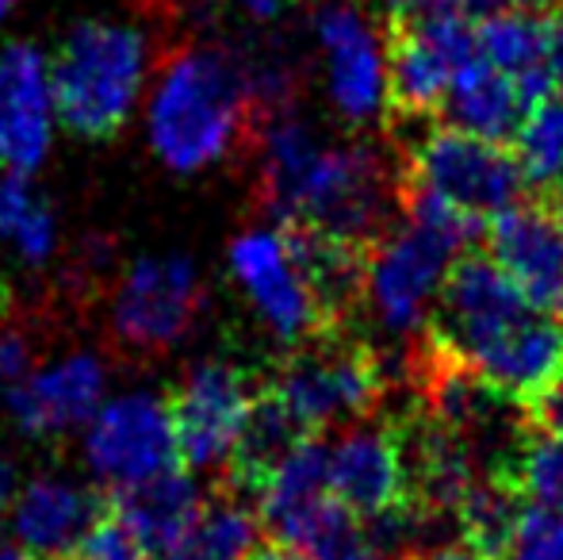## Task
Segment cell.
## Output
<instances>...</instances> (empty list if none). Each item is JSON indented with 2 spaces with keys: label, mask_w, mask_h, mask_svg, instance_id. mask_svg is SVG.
Returning a JSON list of instances; mask_svg holds the SVG:
<instances>
[{
  "label": "cell",
  "mask_w": 563,
  "mask_h": 560,
  "mask_svg": "<svg viewBox=\"0 0 563 560\" xmlns=\"http://www.w3.org/2000/svg\"><path fill=\"white\" fill-rule=\"evenodd\" d=\"M257 146L261 173L253 200L276 223H307L364 250L391 234L399 165L387 162L376 146H330L291 112L276 116Z\"/></svg>",
  "instance_id": "cell-1"
},
{
  "label": "cell",
  "mask_w": 563,
  "mask_h": 560,
  "mask_svg": "<svg viewBox=\"0 0 563 560\" xmlns=\"http://www.w3.org/2000/svg\"><path fill=\"white\" fill-rule=\"evenodd\" d=\"M261 131L265 116L250 66L211 43H180L165 54L150 97V146L169 169H208L238 150H253Z\"/></svg>",
  "instance_id": "cell-2"
},
{
  "label": "cell",
  "mask_w": 563,
  "mask_h": 560,
  "mask_svg": "<svg viewBox=\"0 0 563 560\" xmlns=\"http://www.w3.org/2000/svg\"><path fill=\"white\" fill-rule=\"evenodd\" d=\"M150 74L142 31L112 20H85L62 39L51 62L54 116L69 135L112 142L126 128Z\"/></svg>",
  "instance_id": "cell-3"
},
{
  "label": "cell",
  "mask_w": 563,
  "mask_h": 560,
  "mask_svg": "<svg viewBox=\"0 0 563 560\" xmlns=\"http://www.w3.org/2000/svg\"><path fill=\"white\" fill-rule=\"evenodd\" d=\"M268 384L307 433H322L330 426L368 419L384 404L387 365L368 342L330 330L296 345Z\"/></svg>",
  "instance_id": "cell-4"
},
{
  "label": "cell",
  "mask_w": 563,
  "mask_h": 560,
  "mask_svg": "<svg viewBox=\"0 0 563 560\" xmlns=\"http://www.w3.org/2000/svg\"><path fill=\"white\" fill-rule=\"evenodd\" d=\"M402 180L445 196L464 216L490 223L526 196V169L506 142L467 135L456 128L426 131L402 157Z\"/></svg>",
  "instance_id": "cell-5"
},
{
  "label": "cell",
  "mask_w": 563,
  "mask_h": 560,
  "mask_svg": "<svg viewBox=\"0 0 563 560\" xmlns=\"http://www.w3.org/2000/svg\"><path fill=\"white\" fill-rule=\"evenodd\" d=\"M203 304L208 288L188 257H142L112 292L108 342L126 358H162L192 334Z\"/></svg>",
  "instance_id": "cell-6"
},
{
  "label": "cell",
  "mask_w": 563,
  "mask_h": 560,
  "mask_svg": "<svg viewBox=\"0 0 563 560\" xmlns=\"http://www.w3.org/2000/svg\"><path fill=\"white\" fill-rule=\"evenodd\" d=\"M537 307L526 299V292L510 281V273L479 250H464L452 257L445 281L438 288V307H430L422 334L464 365L472 353H479L487 342L533 315Z\"/></svg>",
  "instance_id": "cell-7"
},
{
  "label": "cell",
  "mask_w": 563,
  "mask_h": 560,
  "mask_svg": "<svg viewBox=\"0 0 563 560\" xmlns=\"http://www.w3.org/2000/svg\"><path fill=\"white\" fill-rule=\"evenodd\" d=\"M464 254L456 239L430 231L422 223H407L368 250V277H364V304L376 322L395 338L422 334L430 319V299L438 296L452 257Z\"/></svg>",
  "instance_id": "cell-8"
},
{
  "label": "cell",
  "mask_w": 563,
  "mask_h": 560,
  "mask_svg": "<svg viewBox=\"0 0 563 560\" xmlns=\"http://www.w3.org/2000/svg\"><path fill=\"white\" fill-rule=\"evenodd\" d=\"M261 384L234 361H196L169 399L180 464L192 472L227 464Z\"/></svg>",
  "instance_id": "cell-9"
},
{
  "label": "cell",
  "mask_w": 563,
  "mask_h": 560,
  "mask_svg": "<svg viewBox=\"0 0 563 560\" xmlns=\"http://www.w3.org/2000/svg\"><path fill=\"white\" fill-rule=\"evenodd\" d=\"M89 469L112 487L139 484L180 464L177 426L169 399L154 392H131L112 404H100L85 433Z\"/></svg>",
  "instance_id": "cell-10"
},
{
  "label": "cell",
  "mask_w": 563,
  "mask_h": 560,
  "mask_svg": "<svg viewBox=\"0 0 563 560\" xmlns=\"http://www.w3.org/2000/svg\"><path fill=\"white\" fill-rule=\"evenodd\" d=\"M230 270H234L238 284L250 292L265 327L280 342H288L291 350L334 330L319 299H314L311 284L291 262L280 227H261V231H245L242 239H234Z\"/></svg>",
  "instance_id": "cell-11"
},
{
  "label": "cell",
  "mask_w": 563,
  "mask_h": 560,
  "mask_svg": "<svg viewBox=\"0 0 563 560\" xmlns=\"http://www.w3.org/2000/svg\"><path fill=\"white\" fill-rule=\"evenodd\" d=\"M322 58H327L330 100L349 123H368L387 100V54L372 23L353 0H327L314 12Z\"/></svg>",
  "instance_id": "cell-12"
},
{
  "label": "cell",
  "mask_w": 563,
  "mask_h": 560,
  "mask_svg": "<svg viewBox=\"0 0 563 560\" xmlns=\"http://www.w3.org/2000/svg\"><path fill=\"white\" fill-rule=\"evenodd\" d=\"M330 492L356 518H379L410 503V476L395 422H349L330 446Z\"/></svg>",
  "instance_id": "cell-13"
},
{
  "label": "cell",
  "mask_w": 563,
  "mask_h": 560,
  "mask_svg": "<svg viewBox=\"0 0 563 560\" xmlns=\"http://www.w3.org/2000/svg\"><path fill=\"white\" fill-rule=\"evenodd\" d=\"M487 250L537 311L563 307V223L549 200L514 204L490 219Z\"/></svg>",
  "instance_id": "cell-14"
},
{
  "label": "cell",
  "mask_w": 563,
  "mask_h": 560,
  "mask_svg": "<svg viewBox=\"0 0 563 560\" xmlns=\"http://www.w3.org/2000/svg\"><path fill=\"white\" fill-rule=\"evenodd\" d=\"M104 361L92 353H69L58 365L38 369L27 381L12 384L4 396V411L27 438H62L92 422V415L104 404Z\"/></svg>",
  "instance_id": "cell-15"
},
{
  "label": "cell",
  "mask_w": 563,
  "mask_h": 560,
  "mask_svg": "<svg viewBox=\"0 0 563 560\" xmlns=\"http://www.w3.org/2000/svg\"><path fill=\"white\" fill-rule=\"evenodd\" d=\"M490 392L526 411L563 381V322L533 311L464 361Z\"/></svg>",
  "instance_id": "cell-16"
},
{
  "label": "cell",
  "mask_w": 563,
  "mask_h": 560,
  "mask_svg": "<svg viewBox=\"0 0 563 560\" xmlns=\"http://www.w3.org/2000/svg\"><path fill=\"white\" fill-rule=\"evenodd\" d=\"M51 66L27 43H12L0 54V169L31 173L51 150Z\"/></svg>",
  "instance_id": "cell-17"
},
{
  "label": "cell",
  "mask_w": 563,
  "mask_h": 560,
  "mask_svg": "<svg viewBox=\"0 0 563 560\" xmlns=\"http://www.w3.org/2000/svg\"><path fill=\"white\" fill-rule=\"evenodd\" d=\"M104 507V495L85 492L69 480L38 476L15 495L12 534L31 557L62 560L85 538V530L97 523Z\"/></svg>",
  "instance_id": "cell-18"
},
{
  "label": "cell",
  "mask_w": 563,
  "mask_h": 560,
  "mask_svg": "<svg viewBox=\"0 0 563 560\" xmlns=\"http://www.w3.org/2000/svg\"><path fill=\"white\" fill-rule=\"evenodd\" d=\"M303 438H311L307 426L288 411V404L276 396L273 384H261L257 399L250 407V419H245L223 464V487L257 503L265 484L273 480V472L280 469L284 457Z\"/></svg>",
  "instance_id": "cell-19"
},
{
  "label": "cell",
  "mask_w": 563,
  "mask_h": 560,
  "mask_svg": "<svg viewBox=\"0 0 563 560\" xmlns=\"http://www.w3.org/2000/svg\"><path fill=\"white\" fill-rule=\"evenodd\" d=\"M108 503L131 526V534L146 553H157V549L185 538L203 510L192 469H180V464L150 480H139V484L112 487Z\"/></svg>",
  "instance_id": "cell-20"
},
{
  "label": "cell",
  "mask_w": 563,
  "mask_h": 560,
  "mask_svg": "<svg viewBox=\"0 0 563 560\" xmlns=\"http://www.w3.org/2000/svg\"><path fill=\"white\" fill-rule=\"evenodd\" d=\"M438 116L445 120V128L467 131V135H479L490 142H514L521 123L529 120V108L521 100L514 77L479 58L452 74L445 105H441Z\"/></svg>",
  "instance_id": "cell-21"
},
{
  "label": "cell",
  "mask_w": 563,
  "mask_h": 560,
  "mask_svg": "<svg viewBox=\"0 0 563 560\" xmlns=\"http://www.w3.org/2000/svg\"><path fill=\"white\" fill-rule=\"evenodd\" d=\"M387 120H430L445 105L452 66L415 31V23L391 20L387 28Z\"/></svg>",
  "instance_id": "cell-22"
},
{
  "label": "cell",
  "mask_w": 563,
  "mask_h": 560,
  "mask_svg": "<svg viewBox=\"0 0 563 560\" xmlns=\"http://www.w3.org/2000/svg\"><path fill=\"white\" fill-rule=\"evenodd\" d=\"M526 503L529 499L506 476H498V472L479 476L452 507L460 546L472 553V560H510V546L518 538Z\"/></svg>",
  "instance_id": "cell-23"
},
{
  "label": "cell",
  "mask_w": 563,
  "mask_h": 560,
  "mask_svg": "<svg viewBox=\"0 0 563 560\" xmlns=\"http://www.w3.org/2000/svg\"><path fill=\"white\" fill-rule=\"evenodd\" d=\"M257 510L242 503V495L223 487L219 499L200 510L185 538L157 553H146V560H250L257 549Z\"/></svg>",
  "instance_id": "cell-24"
},
{
  "label": "cell",
  "mask_w": 563,
  "mask_h": 560,
  "mask_svg": "<svg viewBox=\"0 0 563 560\" xmlns=\"http://www.w3.org/2000/svg\"><path fill=\"white\" fill-rule=\"evenodd\" d=\"M276 541L299 549L307 560H376L379 549L372 534L334 492L314 499L276 530Z\"/></svg>",
  "instance_id": "cell-25"
},
{
  "label": "cell",
  "mask_w": 563,
  "mask_h": 560,
  "mask_svg": "<svg viewBox=\"0 0 563 560\" xmlns=\"http://www.w3.org/2000/svg\"><path fill=\"white\" fill-rule=\"evenodd\" d=\"M322 495H330V446L319 433H311V438L299 441V446L284 457L280 469L273 472V480H268L257 499V515H261V523L276 534L291 515L311 507Z\"/></svg>",
  "instance_id": "cell-26"
},
{
  "label": "cell",
  "mask_w": 563,
  "mask_h": 560,
  "mask_svg": "<svg viewBox=\"0 0 563 560\" xmlns=\"http://www.w3.org/2000/svg\"><path fill=\"white\" fill-rule=\"evenodd\" d=\"M490 472L510 480L529 503L563 515V441L537 430L529 419L521 426L518 441L510 446V453Z\"/></svg>",
  "instance_id": "cell-27"
},
{
  "label": "cell",
  "mask_w": 563,
  "mask_h": 560,
  "mask_svg": "<svg viewBox=\"0 0 563 560\" xmlns=\"http://www.w3.org/2000/svg\"><path fill=\"white\" fill-rule=\"evenodd\" d=\"M483 62L510 74L514 81L537 69H549V15L537 12H498L479 20Z\"/></svg>",
  "instance_id": "cell-28"
},
{
  "label": "cell",
  "mask_w": 563,
  "mask_h": 560,
  "mask_svg": "<svg viewBox=\"0 0 563 560\" xmlns=\"http://www.w3.org/2000/svg\"><path fill=\"white\" fill-rule=\"evenodd\" d=\"M0 239L27 265H43L54 254V211L23 173L0 169Z\"/></svg>",
  "instance_id": "cell-29"
},
{
  "label": "cell",
  "mask_w": 563,
  "mask_h": 560,
  "mask_svg": "<svg viewBox=\"0 0 563 560\" xmlns=\"http://www.w3.org/2000/svg\"><path fill=\"white\" fill-rule=\"evenodd\" d=\"M514 154H518L521 169H526L529 185L556 188L563 180V92L549 97L541 108L529 112L521 123L518 139H514Z\"/></svg>",
  "instance_id": "cell-30"
},
{
  "label": "cell",
  "mask_w": 563,
  "mask_h": 560,
  "mask_svg": "<svg viewBox=\"0 0 563 560\" xmlns=\"http://www.w3.org/2000/svg\"><path fill=\"white\" fill-rule=\"evenodd\" d=\"M46 345V327L35 315H0V384H20L35 373L38 353Z\"/></svg>",
  "instance_id": "cell-31"
},
{
  "label": "cell",
  "mask_w": 563,
  "mask_h": 560,
  "mask_svg": "<svg viewBox=\"0 0 563 560\" xmlns=\"http://www.w3.org/2000/svg\"><path fill=\"white\" fill-rule=\"evenodd\" d=\"M510 560H563V515L549 507L526 503Z\"/></svg>",
  "instance_id": "cell-32"
},
{
  "label": "cell",
  "mask_w": 563,
  "mask_h": 560,
  "mask_svg": "<svg viewBox=\"0 0 563 560\" xmlns=\"http://www.w3.org/2000/svg\"><path fill=\"white\" fill-rule=\"evenodd\" d=\"M526 419L537 426V430L552 433V438L563 441V381L552 392H544L537 404L526 407Z\"/></svg>",
  "instance_id": "cell-33"
},
{
  "label": "cell",
  "mask_w": 563,
  "mask_h": 560,
  "mask_svg": "<svg viewBox=\"0 0 563 560\" xmlns=\"http://www.w3.org/2000/svg\"><path fill=\"white\" fill-rule=\"evenodd\" d=\"M549 74L556 81V92H563V8L549 15Z\"/></svg>",
  "instance_id": "cell-34"
},
{
  "label": "cell",
  "mask_w": 563,
  "mask_h": 560,
  "mask_svg": "<svg viewBox=\"0 0 563 560\" xmlns=\"http://www.w3.org/2000/svg\"><path fill=\"white\" fill-rule=\"evenodd\" d=\"M15 495H20V476H15V464L0 457V523L15 507Z\"/></svg>",
  "instance_id": "cell-35"
},
{
  "label": "cell",
  "mask_w": 563,
  "mask_h": 560,
  "mask_svg": "<svg viewBox=\"0 0 563 560\" xmlns=\"http://www.w3.org/2000/svg\"><path fill=\"white\" fill-rule=\"evenodd\" d=\"M402 560H472L464 546H438V549H410Z\"/></svg>",
  "instance_id": "cell-36"
},
{
  "label": "cell",
  "mask_w": 563,
  "mask_h": 560,
  "mask_svg": "<svg viewBox=\"0 0 563 560\" xmlns=\"http://www.w3.org/2000/svg\"><path fill=\"white\" fill-rule=\"evenodd\" d=\"M250 560H307L299 549H291V546H284V541H273V546H261V549H253V557Z\"/></svg>",
  "instance_id": "cell-37"
},
{
  "label": "cell",
  "mask_w": 563,
  "mask_h": 560,
  "mask_svg": "<svg viewBox=\"0 0 563 560\" xmlns=\"http://www.w3.org/2000/svg\"><path fill=\"white\" fill-rule=\"evenodd\" d=\"M0 560H35L23 546H0Z\"/></svg>",
  "instance_id": "cell-38"
},
{
  "label": "cell",
  "mask_w": 563,
  "mask_h": 560,
  "mask_svg": "<svg viewBox=\"0 0 563 560\" xmlns=\"http://www.w3.org/2000/svg\"><path fill=\"white\" fill-rule=\"evenodd\" d=\"M549 204L556 208V216H560V223H563V188H556V193L549 196Z\"/></svg>",
  "instance_id": "cell-39"
},
{
  "label": "cell",
  "mask_w": 563,
  "mask_h": 560,
  "mask_svg": "<svg viewBox=\"0 0 563 560\" xmlns=\"http://www.w3.org/2000/svg\"><path fill=\"white\" fill-rule=\"evenodd\" d=\"M12 8H15V0H0V23H4V15L12 12Z\"/></svg>",
  "instance_id": "cell-40"
},
{
  "label": "cell",
  "mask_w": 563,
  "mask_h": 560,
  "mask_svg": "<svg viewBox=\"0 0 563 560\" xmlns=\"http://www.w3.org/2000/svg\"><path fill=\"white\" fill-rule=\"evenodd\" d=\"M556 188H563V180H560V185H556ZM556 188H552V193H556Z\"/></svg>",
  "instance_id": "cell-41"
},
{
  "label": "cell",
  "mask_w": 563,
  "mask_h": 560,
  "mask_svg": "<svg viewBox=\"0 0 563 560\" xmlns=\"http://www.w3.org/2000/svg\"><path fill=\"white\" fill-rule=\"evenodd\" d=\"M560 315H563V307H560ZM560 322H563V319H560Z\"/></svg>",
  "instance_id": "cell-42"
}]
</instances>
